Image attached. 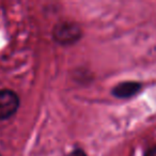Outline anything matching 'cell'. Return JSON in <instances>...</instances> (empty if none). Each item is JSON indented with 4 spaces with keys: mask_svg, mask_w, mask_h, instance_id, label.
I'll list each match as a JSON object with an SVG mask.
<instances>
[{
    "mask_svg": "<svg viewBox=\"0 0 156 156\" xmlns=\"http://www.w3.org/2000/svg\"><path fill=\"white\" fill-rule=\"evenodd\" d=\"M56 42L61 45H69L77 42L81 37V30L77 24L72 22H62L56 25L52 31Z\"/></svg>",
    "mask_w": 156,
    "mask_h": 156,
    "instance_id": "1",
    "label": "cell"
},
{
    "mask_svg": "<svg viewBox=\"0 0 156 156\" xmlns=\"http://www.w3.org/2000/svg\"><path fill=\"white\" fill-rule=\"evenodd\" d=\"M20 106V98L9 89L0 90V120L12 117Z\"/></svg>",
    "mask_w": 156,
    "mask_h": 156,
    "instance_id": "2",
    "label": "cell"
},
{
    "mask_svg": "<svg viewBox=\"0 0 156 156\" xmlns=\"http://www.w3.org/2000/svg\"><path fill=\"white\" fill-rule=\"evenodd\" d=\"M140 90V83H135V81H126L118 85L112 90V94L117 98H126L133 96Z\"/></svg>",
    "mask_w": 156,
    "mask_h": 156,
    "instance_id": "3",
    "label": "cell"
},
{
    "mask_svg": "<svg viewBox=\"0 0 156 156\" xmlns=\"http://www.w3.org/2000/svg\"><path fill=\"white\" fill-rule=\"evenodd\" d=\"M67 156H87V155H86V153L83 151V150L77 149V150H75V151L72 152V153H69Z\"/></svg>",
    "mask_w": 156,
    "mask_h": 156,
    "instance_id": "4",
    "label": "cell"
},
{
    "mask_svg": "<svg viewBox=\"0 0 156 156\" xmlns=\"http://www.w3.org/2000/svg\"><path fill=\"white\" fill-rule=\"evenodd\" d=\"M145 156H156V145L152 147L151 149H149L145 153Z\"/></svg>",
    "mask_w": 156,
    "mask_h": 156,
    "instance_id": "5",
    "label": "cell"
},
{
    "mask_svg": "<svg viewBox=\"0 0 156 156\" xmlns=\"http://www.w3.org/2000/svg\"><path fill=\"white\" fill-rule=\"evenodd\" d=\"M0 156H1V155H0Z\"/></svg>",
    "mask_w": 156,
    "mask_h": 156,
    "instance_id": "6",
    "label": "cell"
}]
</instances>
